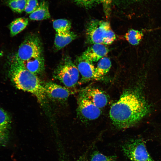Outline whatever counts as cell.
Listing matches in <instances>:
<instances>
[{
  "label": "cell",
  "instance_id": "6da1fadb",
  "mask_svg": "<svg viewBox=\"0 0 161 161\" xmlns=\"http://www.w3.org/2000/svg\"><path fill=\"white\" fill-rule=\"evenodd\" d=\"M150 106L137 89L125 91L112 106L109 116L114 125L125 129L137 124L149 113Z\"/></svg>",
  "mask_w": 161,
  "mask_h": 161
},
{
  "label": "cell",
  "instance_id": "7a4b0ae2",
  "mask_svg": "<svg viewBox=\"0 0 161 161\" xmlns=\"http://www.w3.org/2000/svg\"><path fill=\"white\" fill-rule=\"evenodd\" d=\"M9 73L18 89L33 95L42 106L47 105V96L44 84L36 75L25 67L22 61L15 55L11 61Z\"/></svg>",
  "mask_w": 161,
  "mask_h": 161
},
{
  "label": "cell",
  "instance_id": "3957f363",
  "mask_svg": "<svg viewBox=\"0 0 161 161\" xmlns=\"http://www.w3.org/2000/svg\"><path fill=\"white\" fill-rule=\"evenodd\" d=\"M86 33L87 41L92 44L109 45L116 38L110 23L103 20L90 21L86 25Z\"/></svg>",
  "mask_w": 161,
  "mask_h": 161
},
{
  "label": "cell",
  "instance_id": "277c9868",
  "mask_svg": "<svg viewBox=\"0 0 161 161\" xmlns=\"http://www.w3.org/2000/svg\"><path fill=\"white\" fill-rule=\"evenodd\" d=\"M79 72L68 56H64L55 69L53 77L67 88H72L77 84Z\"/></svg>",
  "mask_w": 161,
  "mask_h": 161
},
{
  "label": "cell",
  "instance_id": "5b68a950",
  "mask_svg": "<svg viewBox=\"0 0 161 161\" xmlns=\"http://www.w3.org/2000/svg\"><path fill=\"white\" fill-rule=\"evenodd\" d=\"M122 149L125 155L132 161H154L141 139L130 140L123 145Z\"/></svg>",
  "mask_w": 161,
  "mask_h": 161
},
{
  "label": "cell",
  "instance_id": "8992f818",
  "mask_svg": "<svg viewBox=\"0 0 161 161\" xmlns=\"http://www.w3.org/2000/svg\"><path fill=\"white\" fill-rule=\"evenodd\" d=\"M41 41L36 35H28L20 46L16 56L23 61L37 57L42 55Z\"/></svg>",
  "mask_w": 161,
  "mask_h": 161
},
{
  "label": "cell",
  "instance_id": "52a82bcc",
  "mask_svg": "<svg viewBox=\"0 0 161 161\" xmlns=\"http://www.w3.org/2000/svg\"><path fill=\"white\" fill-rule=\"evenodd\" d=\"M77 116L82 122H87L97 118L101 115L100 109L80 94L78 100Z\"/></svg>",
  "mask_w": 161,
  "mask_h": 161
},
{
  "label": "cell",
  "instance_id": "ba28073f",
  "mask_svg": "<svg viewBox=\"0 0 161 161\" xmlns=\"http://www.w3.org/2000/svg\"><path fill=\"white\" fill-rule=\"evenodd\" d=\"M44 85L47 97L55 101L64 103L71 94L67 88L52 82H47Z\"/></svg>",
  "mask_w": 161,
  "mask_h": 161
},
{
  "label": "cell",
  "instance_id": "9c48e42d",
  "mask_svg": "<svg viewBox=\"0 0 161 161\" xmlns=\"http://www.w3.org/2000/svg\"><path fill=\"white\" fill-rule=\"evenodd\" d=\"M80 94L100 109L107 104L106 95L102 90L95 88H88L83 90Z\"/></svg>",
  "mask_w": 161,
  "mask_h": 161
},
{
  "label": "cell",
  "instance_id": "30bf717a",
  "mask_svg": "<svg viewBox=\"0 0 161 161\" xmlns=\"http://www.w3.org/2000/svg\"><path fill=\"white\" fill-rule=\"evenodd\" d=\"M76 64L81 75L82 80L87 81L99 80L95 73V67L92 63L84 59L80 55L76 58Z\"/></svg>",
  "mask_w": 161,
  "mask_h": 161
},
{
  "label": "cell",
  "instance_id": "8fae6325",
  "mask_svg": "<svg viewBox=\"0 0 161 161\" xmlns=\"http://www.w3.org/2000/svg\"><path fill=\"white\" fill-rule=\"evenodd\" d=\"M109 52V49L104 45L94 44L88 47L81 56L84 59L93 63L106 56Z\"/></svg>",
  "mask_w": 161,
  "mask_h": 161
},
{
  "label": "cell",
  "instance_id": "7c38bea8",
  "mask_svg": "<svg viewBox=\"0 0 161 161\" xmlns=\"http://www.w3.org/2000/svg\"><path fill=\"white\" fill-rule=\"evenodd\" d=\"M11 124V119L8 113L0 107V144L8 139Z\"/></svg>",
  "mask_w": 161,
  "mask_h": 161
},
{
  "label": "cell",
  "instance_id": "4fadbf2b",
  "mask_svg": "<svg viewBox=\"0 0 161 161\" xmlns=\"http://www.w3.org/2000/svg\"><path fill=\"white\" fill-rule=\"evenodd\" d=\"M22 62L27 70L36 75L41 74L44 70V59L42 55L37 57Z\"/></svg>",
  "mask_w": 161,
  "mask_h": 161
},
{
  "label": "cell",
  "instance_id": "5bb4252c",
  "mask_svg": "<svg viewBox=\"0 0 161 161\" xmlns=\"http://www.w3.org/2000/svg\"><path fill=\"white\" fill-rule=\"evenodd\" d=\"M30 18L32 20L40 21L50 18L48 2L45 0L41 1L38 7L30 14Z\"/></svg>",
  "mask_w": 161,
  "mask_h": 161
},
{
  "label": "cell",
  "instance_id": "9a60e30c",
  "mask_svg": "<svg viewBox=\"0 0 161 161\" xmlns=\"http://www.w3.org/2000/svg\"><path fill=\"white\" fill-rule=\"evenodd\" d=\"M77 37V34L70 31L61 34L56 33L54 40V46L56 49L59 50L68 44Z\"/></svg>",
  "mask_w": 161,
  "mask_h": 161
},
{
  "label": "cell",
  "instance_id": "2e32d148",
  "mask_svg": "<svg viewBox=\"0 0 161 161\" xmlns=\"http://www.w3.org/2000/svg\"><path fill=\"white\" fill-rule=\"evenodd\" d=\"M28 24V19L24 17L19 18L13 20L9 26L11 35L14 36L22 31Z\"/></svg>",
  "mask_w": 161,
  "mask_h": 161
},
{
  "label": "cell",
  "instance_id": "e0dca14e",
  "mask_svg": "<svg viewBox=\"0 0 161 161\" xmlns=\"http://www.w3.org/2000/svg\"><path fill=\"white\" fill-rule=\"evenodd\" d=\"M111 66V62L109 58L104 57L99 60L95 68V73L99 80L109 72Z\"/></svg>",
  "mask_w": 161,
  "mask_h": 161
},
{
  "label": "cell",
  "instance_id": "ac0fdd59",
  "mask_svg": "<svg viewBox=\"0 0 161 161\" xmlns=\"http://www.w3.org/2000/svg\"><path fill=\"white\" fill-rule=\"evenodd\" d=\"M53 26L56 33H63L70 31L71 23L66 19H59L53 21Z\"/></svg>",
  "mask_w": 161,
  "mask_h": 161
},
{
  "label": "cell",
  "instance_id": "d6986e66",
  "mask_svg": "<svg viewBox=\"0 0 161 161\" xmlns=\"http://www.w3.org/2000/svg\"><path fill=\"white\" fill-rule=\"evenodd\" d=\"M143 36V34L142 31L133 29L128 31L125 35L126 40L133 45L138 44Z\"/></svg>",
  "mask_w": 161,
  "mask_h": 161
},
{
  "label": "cell",
  "instance_id": "ffe728a7",
  "mask_svg": "<svg viewBox=\"0 0 161 161\" xmlns=\"http://www.w3.org/2000/svg\"><path fill=\"white\" fill-rule=\"evenodd\" d=\"M27 0H6V3L13 11L21 13L24 10Z\"/></svg>",
  "mask_w": 161,
  "mask_h": 161
},
{
  "label": "cell",
  "instance_id": "44dd1931",
  "mask_svg": "<svg viewBox=\"0 0 161 161\" xmlns=\"http://www.w3.org/2000/svg\"><path fill=\"white\" fill-rule=\"evenodd\" d=\"M90 161H117L113 157L107 156L97 151L93 152L91 155Z\"/></svg>",
  "mask_w": 161,
  "mask_h": 161
},
{
  "label": "cell",
  "instance_id": "7402d4cb",
  "mask_svg": "<svg viewBox=\"0 0 161 161\" xmlns=\"http://www.w3.org/2000/svg\"><path fill=\"white\" fill-rule=\"evenodd\" d=\"M76 4L86 8H90L100 3L99 0H72Z\"/></svg>",
  "mask_w": 161,
  "mask_h": 161
},
{
  "label": "cell",
  "instance_id": "603a6c76",
  "mask_svg": "<svg viewBox=\"0 0 161 161\" xmlns=\"http://www.w3.org/2000/svg\"><path fill=\"white\" fill-rule=\"evenodd\" d=\"M38 0H27L24 11L30 14L34 12L39 5Z\"/></svg>",
  "mask_w": 161,
  "mask_h": 161
},
{
  "label": "cell",
  "instance_id": "cb8c5ba5",
  "mask_svg": "<svg viewBox=\"0 0 161 161\" xmlns=\"http://www.w3.org/2000/svg\"><path fill=\"white\" fill-rule=\"evenodd\" d=\"M102 4L105 14L107 17L110 16L112 0H99Z\"/></svg>",
  "mask_w": 161,
  "mask_h": 161
},
{
  "label": "cell",
  "instance_id": "d4e9b609",
  "mask_svg": "<svg viewBox=\"0 0 161 161\" xmlns=\"http://www.w3.org/2000/svg\"><path fill=\"white\" fill-rule=\"evenodd\" d=\"M76 161H87L85 158V157L83 156L81 157Z\"/></svg>",
  "mask_w": 161,
  "mask_h": 161
}]
</instances>
